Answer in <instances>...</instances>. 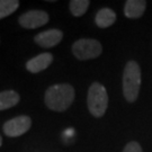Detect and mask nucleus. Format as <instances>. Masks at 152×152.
Instances as JSON below:
<instances>
[{"label":"nucleus","mask_w":152,"mask_h":152,"mask_svg":"<svg viewBox=\"0 0 152 152\" xmlns=\"http://www.w3.org/2000/svg\"><path fill=\"white\" fill-rule=\"evenodd\" d=\"M75 100V89L69 83L53 85L44 96L45 105L54 112H64Z\"/></svg>","instance_id":"nucleus-1"},{"label":"nucleus","mask_w":152,"mask_h":152,"mask_svg":"<svg viewBox=\"0 0 152 152\" xmlns=\"http://www.w3.org/2000/svg\"><path fill=\"white\" fill-rule=\"evenodd\" d=\"M141 87V69L137 62L131 60L124 68L123 72V94L129 103H134Z\"/></svg>","instance_id":"nucleus-2"},{"label":"nucleus","mask_w":152,"mask_h":152,"mask_svg":"<svg viewBox=\"0 0 152 152\" xmlns=\"http://www.w3.org/2000/svg\"><path fill=\"white\" fill-rule=\"evenodd\" d=\"M87 105L89 112L95 117H102L108 107V95L106 88L99 82H94L89 87L87 96Z\"/></svg>","instance_id":"nucleus-3"},{"label":"nucleus","mask_w":152,"mask_h":152,"mask_svg":"<svg viewBox=\"0 0 152 152\" xmlns=\"http://www.w3.org/2000/svg\"><path fill=\"white\" fill-rule=\"evenodd\" d=\"M103 52V46L97 39L81 38L76 41L72 45V53L78 60L96 59Z\"/></svg>","instance_id":"nucleus-4"},{"label":"nucleus","mask_w":152,"mask_h":152,"mask_svg":"<svg viewBox=\"0 0 152 152\" xmlns=\"http://www.w3.org/2000/svg\"><path fill=\"white\" fill-rule=\"evenodd\" d=\"M32 126V120L27 115H20L15 118L7 121L4 124V132L6 135L16 137L25 134Z\"/></svg>","instance_id":"nucleus-5"},{"label":"nucleus","mask_w":152,"mask_h":152,"mask_svg":"<svg viewBox=\"0 0 152 152\" xmlns=\"http://www.w3.org/2000/svg\"><path fill=\"white\" fill-rule=\"evenodd\" d=\"M19 25L27 29H35L49 22L48 12L43 10H29L23 14L18 19Z\"/></svg>","instance_id":"nucleus-6"},{"label":"nucleus","mask_w":152,"mask_h":152,"mask_svg":"<svg viewBox=\"0 0 152 152\" xmlns=\"http://www.w3.org/2000/svg\"><path fill=\"white\" fill-rule=\"evenodd\" d=\"M62 37H63V33L60 29H49L37 34L34 37V41L41 48L50 49L60 43L62 41Z\"/></svg>","instance_id":"nucleus-7"},{"label":"nucleus","mask_w":152,"mask_h":152,"mask_svg":"<svg viewBox=\"0 0 152 152\" xmlns=\"http://www.w3.org/2000/svg\"><path fill=\"white\" fill-rule=\"evenodd\" d=\"M52 62H53V55L49 52H44L42 54H38L37 56L28 60L26 63V69L32 73H37L48 69Z\"/></svg>","instance_id":"nucleus-8"},{"label":"nucleus","mask_w":152,"mask_h":152,"mask_svg":"<svg viewBox=\"0 0 152 152\" xmlns=\"http://www.w3.org/2000/svg\"><path fill=\"white\" fill-rule=\"evenodd\" d=\"M147 7L144 0H127L124 6V14L127 18H140Z\"/></svg>","instance_id":"nucleus-9"},{"label":"nucleus","mask_w":152,"mask_h":152,"mask_svg":"<svg viewBox=\"0 0 152 152\" xmlns=\"http://www.w3.org/2000/svg\"><path fill=\"white\" fill-rule=\"evenodd\" d=\"M116 20V14L110 8H102L96 14L95 22L96 25L100 28H107L112 26Z\"/></svg>","instance_id":"nucleus-10"},{"label":"nucleus","mask_w":152,"mask_h":152,"mask_svg":"<svg viewBox=\"0 0 152 152\" xmlns=\"http://www.w3.org/2000/svg\"><path fill=\"white\" fill-rule=\"evenodd\" d=\"M20 97L18 92L14 90H5L0 92V110L11 108L19 103Z\"/></svg>","instance_id":"nucleus-11"},{"label":"nucleus","mask_w":152,"mask_h":152,"mask_svg":"<svg viewBox=\"0 0 152 152\" xmlns=\"http://www.w3.org/2000/svg\"><path fill=\"white\" fill-rule=\"evenodd\" d=\"M89 5H90L89 0H71L69 2L71 14L75 17H80L85 15Z\"/></svg>","instance_id":"nucleus-12"},{"label":"nucleus","mask_w":152,"mask_h":152,"mask_svg":"<svg viewBox=\"0 0 152 152\" xmlns=\"http://www.w3.org/2000/svg\"><path fill=\"white\" fill-rule=\"evenodd\" d=\"M19 7L18 0H0V19L11 15Z\"/></svg>","instance_id":"nucleus-13"},{"label":"nucleus","mask_w":152,"mask_h":152,"mask_svg":"<svg viewBox=\"0 0 152 152\" xmlns=\"http://www.w3.org/2000/svg\"><path fill=\"white\" fill-rule=\"evenodd\" d=\"M123 152H143V151H142L141 145L137 142L132 141V142H129L126 144V147L124 148Z\"/></svg>","instance_id":"nucleus-14"},{"label":"nucleus","mask_w":152,"mask_h":152,"mask_svg":"<svg viewBox=\"0 0 152 152\" xmlns=\"http://www.w3.org/2000/svg\"><path fill=\"white\" fill-rule=\"evenodd\" d=\"M1 144H2V137L0 135V147H1Z\"/></svg>","instance_id":"nucleus-15"}]
</instances>
